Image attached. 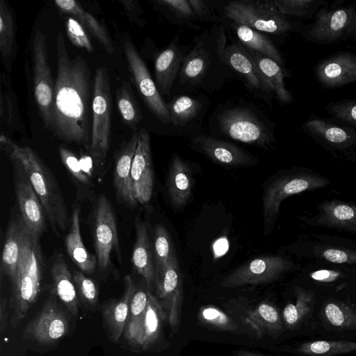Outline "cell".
I'll list each match as a JSON object with an SVG mask.
<instances>
[{
	"label": "cell",
	"mask_w": 356,
	"mask_h": 356,
	"mask_svg": "<svg viewBox=\"0 0 356 356\" xmlns=\"http://www.w3.org/2000/svg\"><path fill=\"white\" fill-rule=\"evenodd\" d=\"M57 74L50 131L58 139L89 151L91 138V72L80 54L70 58L63 35L56 38Z\"/></svg>",
	"instance_id": "1"
},
{
	"label": "cell",
	"mask_w": 356,
	"mask_h": 356,
	"mask_svg": "<svg viewBox=\"0 0 356 356\" xmlns=\"http://www.w3.org/2000/svg\"><path fill=\"white\" fill-rule=\"evenodd\" d=\"M227 44V33L221 23L195 35L172 88L173 95L220 90L236 79L225 57Z\"/></svg>",
	"instance_id": "2"
},
{
	"label": "cell",
	"mask_w": 356,
	"mask_h": 356,
	"mask_svg": "<svg viewBox=\"0 0 356 356\" xmlns=\"http://www.w3.org/2000/svg\"><path fill=\"white\" fill-rule=\"evenodd\" d=\"M275 126L263 110L244 100L220 103L208 118V131L212 136L264 150L277 145Z\"/></svg>",
	"instance_id": "3"
},
{
	"label": "cell",
	"mask_w": 356,
	"mask_h": 356,
	"mask_svg": "<svg viewBox=\"0 0 356 356\" xmlns=\"http://www.w3.org/2000/svg\"><path fill=\"white\" fill-rule=\"evenodd\" d=\"M1 147L13 163L26 175L44 209L52 231L56 236L70 224L67 206L54 175L36 152L28 146H19L1 134Z\"/></svg>",
	"instance_id": "4"
},
{
	"label": "cell",
	"mask_w": 356,
	"mask_h": 356,
	"mask_svg": "<svg viewBox=\"0 0 356 356\" xmlns=\"http://www.w3.org/2000/svg\"><path fill=\"white\" fill-rule=\"evenodd\" d=\"M42 267L40 242L35 241L27 229L10 298L13 312L10 322L12 327L19 324L37 300L41 289Z\"/></svg>",
	"instance_id": "5"
},
{
	"label": "cell",
	"mask_w": 356,
	"mask_h": 356,
	"mask_svg": "<svg viewBox=\"0 0 356 356\" xmlns=\"http://www.w3.org/2000/svg\"><path fill=\"white\" fill-rule=\"evenodd\" d=\"M220 18L249 26L267 35H280L293 29L292 22L282 14L273 0H236L216 1Z\"/></svg>",
	"instance_id": "6"
},
{
	"label": "cell",
	"mask_w": 356,
	"mask_h": 356,
	"mask_svg": "<svg viewBox=\"0 0 356 356\" xmlns=\"http://www.w3.org/2000/svg\"><path fill=\"white\" fill-rule=\"evenodd\" d=\"M112 94L108 68L99 67L93 81L89 154L99 165L107 157L111 140Z\"/></svg>",
	"instance_id": "7"
},
{
	"label": "cell",
	"mask_w": 356,
	"mask_h": 356,
	"mask_svg": "<svg viewBox=\"0 0 356 356\" xmlns=\"http://www.w3.org/2000/svg\"><path fill=\"white\" fill-rule=\"evenodd\" d=\"M327 180L310 172H297L282 175L272 181L262 197L264 225L270 230L279 214L281 202L295 194L321 188Z\"/></svg>",
	"instance_id": "8"
},
{
	"label": "cell",
	"mask_w": 356,
	"mask_h": 356,
	"mask_svg": "<svg viewBox=\"0 0 356 356\" xmlns=\"http://www.w3.org/2000/svg\"><path fill=\"white\" fill-rule=\"evenodd\" d=\"M124 51L128 69L137 90L148 111L166 129L170 123L166 102L161 95L148 68L131 40H125Z\"/></svg>",
	"instance_id": "9"
},
{
	"label": "cell",
	"mask_w": 356,
	"mask_h": 356,
	"mask_svg": "<svg viewBox=\"0 0 356 356\" xmlns=\"http://www.w3.org/2000/svg\"><path fill=\"white\" fill-rule=\"evenodd\" d=\"M170 123L168 135L191 136L202 131V124L211 102L202 93L175 95L166 102Z\"/></svg>",
	"instance_id": "10"
},
{
	"label": "cell",
	"mask_w": 356,
	"mask_h": 356,
	"mask_svg": "<svg viewBox=\"0 0 356 356\" xmlns=\"http://www.w3.org/2000/svg\"><path fill=\"white\" fill-rule=\"evenodd\" d=\"M32 58L34 96L44 124L50 131L55 83L48 63L46 35L39 29L33 36Z\"/></svg>",
	"instance_id": "11"
},
{
	"label": "cell",
	"mask_w": 356,
	"mask_h": 356,
	"mask_svg": "<svg viewBox=\"0 0 356 356\" xmlns=\"http://www.w3.org/2000/svg\"><path fill=\"white\" fill-rule=\"evenodd\" d=\"M94 220V245L97 265L104 272L110 265L113 251L116 252L120 264L122 256L115 215L109 200L103 194L97 199Z\"/></svg>",
	"instance_id": "12"
},
{
	"label": "cell",
	"mask_w": 356,
	"mask_h": 356,
	"mask_svg": "<svg viewBox=\"0 0 356 356\" xmlns=\"http://www.w3.org/2000/svg\"><path fill=\"white\" fill-rule=\"evenodd\" d=\"M70 319L54 296L49 297L42 309L25 326L24 337L49 346L66 336Z\"/></svg>",
	"instance_id": "13"
},
{
	"label": "cell",
	"mask_w": 356,
	"mask_h": 356,
	"mask_svg": "<svg viewBox=\"0 0 356 356\" xmlns=\"http://www.w3.org/2000/svg\"><path fill=\"white\" fill-rule=\"evenodd\" d=\"M188 138V145L216 164L230 168L255 165L257 159L234 143L217 138L201 131Z\"/></svg>",
	"instance_id": "14"
},
{
	"label": "cell",
	"mask_w": 356,
	"mask_h": 356,
	"mask_svg": "<svg viewBox=\"0 0 356 356\" xmlns=\"http://www.w3.org/2000/svg\"><path fill=\"white\" fill-rule=\"evenodd\" d=\"M292 267V263L282 257L263 256L240 266L220 282L225 288L272 282Z\"/></svg>",
	"instance_id": "15"
},
{
	"label": "cell",
	"mask_w": 356,
	"mask_h": 356,
	"mask_svg": "<svg viewBox=\"0 0 356 356\" xmlns=\"http://www.w3.org/2000/svg\"><path fill=\"white\" fill-rule=\"evenodd\" d=\"M229 68L245 89L255 98L271 105L275 93L259 71L246 48L232 40L225 49Z\"/></svg>",
	"instance_id": "16"
},
{
	"label": "cell",
	"mask_w": 356,
	"mask_h": 356,
	"mask_svg": "<svg viewBox=\"0 0 356 356\" xmlns=\"http://www.w3.org/2000/svg\"><path fill=\"white\" fill-rule=\"evenodd\" d=\"M13 164L15 171L14 187L20 217L31 236L40 242L47 227L44 209L24 170L22 169V175L20 166Z\"/></svg>",
	"instance_id": "17"
},
{
	"label": "cell",
	"mask_w": 356,
	"mask_h": 356,
	"mask_svg": "<svg viewBox=\"0 0 356 356\" xmlns=\"http://www.w3.org/2000/svg\"><path fill=\"white\" fill-rule=\"evenodd\" d=\"M131 189L138 203H148L152 196L154 175L150 136L145 128L138 130V143L131 168Z\"/></svg>",
	"instance_id": "18"
},
{
	"label": "cell",
	"mask_w": 356,
	"mask_h": 356,
	"mask_svg": "<svg viewBox=\"0 0 356 356\" xmlns=\"http://www.w3.org/2000/svg\"><path fill=\"white\" fill-rule=\"evenodd\" d=\"M190 46L180 43V32L172 39L168 45L158 51L154 56L155 83L161 95L168 97L177 80L184 58Z\"/></svg>",
	"instance_id": "19"
},
{
	"label": "cell",
	"mask_w": 356,
	"mask_h": 356,
	"mask_svg": "<svg viewBox=\"0 0 356 356\" xmlns=\"http://www.w3.org/2000/svg\"><path fill=\"white\" fill-rule=\"evenodd\" d=\"M158 297L163 307L168 309V321L171 330L177 332L183 300L182 275L176 252L171 256L162 276L155 281Z\"/></svg>",
	"instance_id": "20"
},
{
	"label": "cell",
	"mask_w": 356,
	"mask_h": 356,
	"mask_svg": "<svg viewBox=\"0 0 356 356\" xmlns=\"http://www.w3.org/2000/svg\"><path fill=\"white\" fill-rule=\"evenodd\" d=\"M138 136V131H133L131 137L116 151L114 159L113 184L116 200L118 203L130 208L136 207L138 204L133 195L131 179V168Z\"/></svg>",
	"instance_id": "21"
},
{
	"label": "cell",
	"mask_w": 356,
	"mask_h": 356,
	"mask_svg": "<svg viewBox=\"0 0 356 356\" xmlns=\"http://www.w3.org/2000/svg\"><path fill=\"white\" fill-rule=\"evenodd\" d=\"M356 19L352 8H341L321 12L312 26L309 35L317 41L332 42L348 33Z\"/></svg>",
	"instance_id": "22"
},
{
	"label": "cell",
	"mask_w": 356,
	"mask_h": 356,
	"mask_svg": "<svg viewBox=\"0 0 356 356\" xmlns=\"http://www.w3.org/2000/svg\"><path fill=\"white\" fill-rule=\"evenodd\" d=\"M231 38L243 47L268 56L280 65H284L282 55L268 35L244 24L220 18V22Z\"/></svg>",
	"instance_id": "23"
},
{
	"label": "cell",
	"mask_w": 356,
	"mask_h": 356,
	"mask_svg": "<svg viewBox=\"0 0 356 356\" xmlns=\"http://www.w3.org/2000/svg\"><path fill=\"white\" fill-rule=\"evenodd\" d=\"M316 74L323 85L338 88L356 81V56L341 53L322 60Z\"/></svg>",
	"instance_id": "24"
},
{
	"label": "cell",
	"mask_w": 356,
	"mask_h": 356,
	"mask_svg": "<svg viewBox=\"0 0 356 356\" xmlns=\"http://www.w3.org/2000/svg\"><path fill=\"white\" fill-rule=\"evenodd\" d=\"M166 185L169 199L174 208H181L191 200L193 188L191 168L177 154L172 156Z\"/></svg>",
	"instance_id": "25"
},
{
	"label": "cell",
	"mask_w": 356,
	"mask_h": 356,
	"mask_svg": "<svg viewBox=\"0 0 356 356\" xmlns=\"http://www.w3.org/2000/svg\"><path fill=\"white\" fill-rule=\"evenodd\" d=\"M124 291L122 296L112 300L102 306V316L110 341L117 342L124 333L129 311L130 302L136 287L131 277H124Z\"/></svg>",
	"instance_id": "26"
},
{
	"label": "cell",
	"mask_w": 356,
	"mask_h": 356,
	"mask_svg": "<svg viewBox=\"0 0 356 356\" xmlns=\"http://www.w3.org/2000/svg\"><path fill=\"white\" fill-rule=\"evenodd\" d=\"M53 291L67 312L76 318L79 314L78 292L68 266L62 255H58L51 268Z\"/></svg>",
	"instance_id": "27"
},
{
	"label": "cell",
	"mask_w": 356,
	"mask_h": 356,
	"mask_svg": "<svg viewBox=\"0 0 356 356\" xmlns=\"http://www.w3.org/2000/svg\"><path fill=\"white\" fill-rule=\"evenodd\" d=\"M136 241L132 251V264L145 280L148 289L155 285V266L146 224L138 216L135 220Z\"/></svg>",
	"instance_id": "28"
},
{
	"label": "cell",
	"mask_w": 356,
	"mask_h": 356,
	"mask_svg": "<svg viewBox=\"0 0 356 356\" xmlns=\"http://www.w3.org/2000/svg\"><path fill=\"white\" fill-rule=\"evenodd\" d=\"M26 231L27 228L20 216L12 220L7 228L1 270L9 278L12 285L16 280L21 249Z\"/></svg>",
	"instance_id": "29"
},
{
	"label": "cell",
	"mask_w": 356,
	"mask_h": 356,
	"mask_svg": "<svg viewBox=\"0 0 356 356\" xmlns=\"http://www.w3.org/2000/svg\"><path fill=\"white\" fill-rule=\"evenodd\" d=\"M65 245L68 255L81 271L87 274L92 273L97 265V258L83 244L80 230L79 207H75L72 211L70 228L65 238Z\"/></svg>",
	"instance_id": "30"
},
{
	"label": "cell",
	"mask_w": 356,
	"mask_h": 356,
	"mask_svg": "<svg viewBox=\"0 0 356 356\" xmlns=\"http://www.w3.org/2000/svg\"><path fill=\"white\" fill-rule=\"evenodd\" d=\"M319 226L343 229L356 234V205L338 201L321 204L319 214L312 219Z\"/></svg>",
	"instance_id": "31"
},
{
	"label": "cell",
	"mask_w": 356,
	"mask_h": 356,
	"mask_svg": "<svg viewBox=\"0 0 356 356\" xmlns=\"http://www.w3.org/2000/svg\"><path fill=\"white\" fill-rule=\"evenodd\" d=\"M55 5L63 13L75 18L86 27L109 54L115 50L113 43L104 26L101 24L89 12L74 0H56Z\"/></svg>",
	"instance_id": "32"
},
{
	"label": "cell",
	"mask_w": 356,
	"mask_h": 356,
	"mask_svg": "<svg viewBox=\"0 0 356 356\" xmlns=\"http://www.w3.org/2000/svg\"><path fill=\"white\" fill-rule=\"evenodd\" d=\"M246 49L278 100L282 104L292 102V96L285 87L282 66L268 56L248 48Z\"/></svg>",
	"instance_id": "33"
},
{
	"label": "cell",
	"mask_w": 356,
	"mask_h": 356,
	"mask_svg": "<svg viewBox=\"0 0 356 356\" xmlns=\"http://www.w3.org/2000/svg\"><path fill=\"white\" fill-rule=\"evenodd\" d=\"M147 299V291L136 289L130 302L124 336L127 342L134 347H142L143 343L144 320Z\"/></svg>",
	"instance_id": "34"
},
{
	"label": "cell",
	"mask_w": 356,
	"mask_h": 356,
	"mask_svg": "<svg viewBox=\"0 0 356 356\" xmlns=\"http://www.w3.org/2000/svg\"><path fill=\"white\" fill-rule=\"evenodd\" d=\"M245 320L259 337L268 334L277 337L283 330V323L279 312L268 302H262L249 312Z\"/></svg>",
	"instance_id": "35"
},
{
	"label": "cell",
	"mask_w": 356,
	"mask_h": 356,
	"mask_svg": "<svg viewBox=\"0 0 356 356\" xmlns=\"http://www.w3.org/2000/svg\"><path fill=\"white\" fill-rule=\"evenodd\" d=\"M305 129L312 135L338 148H346L356 142V133L324 120L315 119L305 123Z\"/></svg>",
	"instance_id": "36"
},
{
	"label": "cell",
	"mask_w": 356,
	"mask_h": 356,
	"mask_svg": "<svg viewBox=\"0 0 356 356\" xmlns=\"http://www.w3.org/2000/svg\"><path fill=\"white\" fill-rule=\"evenodd\" d=\"M153 3L159 13L171 24L195 31L200 29L188 0H155Z\"/></svg>",
	"instance_id": "37"
},
{
	"label": "cell",
	"mask_w": 356,
	"mask_h": 356,
	"mask_svg": "<svg viewBox=\"0 0 356 356\" xmlns=\"http://www.w3.org/2000/svg\"><path fill=\"white\" fill-rule=\"evenodd\" d=\"M147 304L145 311L143 343L142 349L144 350L150 348L158 339L161 323L165 319V313L161 302L149 291H147Z\"/></svg>",
	"instance_id": "38"
},
{
	"label": "cell",
	"mask_w": 356,
	"mask_h": 356,
	"mask_svg": "<svg viewBox=\"0 0 356 356\" xmlns=\"http://www.w3.org/2000/svg\"><path fill=\"white\" fill-rule=\"evenodd\" d=\"M116 104L123 122L134 131H138L143 116L130 84L125 81L116 90Z\"/></svg>",
	"instance_id": "39"
},
{
	"label": "cell",
	"mask_w": 356,
	"mask_h": 356,
	"mask_svg": "<svg viewBox=\"0 0 356 356\" xmlns=\"http://www.w3.org/2000/svg\"><path fill=\"white\" fill-rule=\"evenodd\" d=\"M295 303H289L283 309L282 316L289 328L298 326L311 312L314 307L313 294L302 289L296 290Z\"/></svg>",
	"instance_id": "40"
},
{
	"label": "cell",
	"mask_w": 356,
	"mask_h": 356,
	"mask_svg": "<svg viewBox=\"0 0 356 356\" xmlns=\"http://www.w3.org/2000/svg\"><path fill=\"white\" fill-rule=\"evenodd\" d=\"M175 252L167 229L162 225H156L154 236L155 281L162 276Z\"/></svg>",
	"instance_id": "41"
},
{
	"label": "cell",
	"mask_w": 356,
	"mask_h": 356,
	"mask_svg": "<svg viewBox=\"0 0 356 356\" xmlns=\"http://www.w3.org/2000/svg\"><path fill=\"white\" fill-rule=\"evenodd\" d=\"M356 350V341H315L302 343L297 348L300 353L310 356H333Z\"/></svg>",
	"instance_id": "42"
},
{
	"label": "cell",
	"mask_w": 356,
	"mask_h": 356,
	"mask_svg": "<svg viewBox=\"0 0 356 356\" xmlns=\"http://www.w3.org/2000/svg\"><path fill=\"white\" fill-rule=\"evenodd\" d=\"M15 24L6 1H0V50L2 58L11 57L15 48Z\"/></svg>",
	"instance_id": "43"
},
{
	"label": "cell",
	"mask_w": 356,
	"mask_h": 356,
	"mask_svg": "<svg viewBox=\"0 0 356 356\" xmlns=\"http://www.w3.org/2000/svg\"><path fill=\"white\" fill-rule=\"evenodd\" d=\"M326 321L340 330L356 329V310L341 302H327L323 309Z\"/></svg>",
	"instance_id": "44"
},
{
	"label": "cell",
	"mask_w": 356,
	"mask_h": 356,
	"mask_svg": "<svg viewBox=\"0 0 356 356\" xmlns=\"http://www.w3.org/2000/svg\"><path fill=\"white\" fill-rule=\"evenodd\" d=\"M197 319L204 325L220 330L234 332L238 328L231 318L213 306L202 307L199 310Z\"/></svg>",
	"instance_id": "45"
},
{
	"label": "cell",
	"mask_w": 356,
	"mask_h": 356,
	"mask_svg": "<svg viewBox=\"0 0 356 356\" xmlns=\"http://www.w3.org/2000/svg\"><path fill=\"white\" fill-rule=\"evenodd\" d=\"M1 105L0 114L1 118H5L6 123L12 126L16 119V115L18 113L15 107V94L12 88L10 78L4 74H1Z\"/></svg>",
	"instance_id": "46"
},
{
	"label": "cell",
	"mask_w": 356,
	"mask_h": 356,
	"mask_svg": "<svg viewBox=\"0 0 356 356\" xmlns=\"http://www.w3.org/2000/svg\"><path fill=\"white\" fill-rule=\"evenodd\" d=\"M72 277L81 302L86 306L95 307L98 301V289L95 282L82 271H74Z\"/></svg>",
	"instance_id": "47"
},
{
	"label": "cell",
	"mask_w": 356,
	"mask_h": 356,
	"mask_svg": "<svg viewBox=\"0 0 356 356\" xmlns=\"http://www.w3.org/2000/svg\"><path fill=\"white\" fill-rule=\"evenodd\" d=\"M66 34L74 46L83 49L88 53L94 51V47L83 26L73 17H68L65 22Z\"/></svg>",
	"instance_id": "48"
},
{
	"label": "cell",
	"mask_w": 356,
	"mask_h": 356,
	"mask_svg": "<svg viewBox=\"0 0 356 356\" xmlns=\"http://www.w3.org/2000/svg\"><path fill=\"white\" fill-rule=\"evenodd\" d=\"M188 2L198 24L209 22L220 23V17L215 8L214 1L188 0Z\"/></svg>",
	"instance_id": "49"
},
{
	"label": "cell",
	"mask_w": 356,
	"mask_h": 356,
	"mask_svg": "<svg viewBox=\"0 0 356 356\" xmlns=\"http://www.w3.org/2000/svg\"><path fill=\"white\" fill-rule=\"evenodd\" d=\"M59 155L63 165L71 175L83 184H89L90 179L82 170L79 159L71 150L64 147H59Z\"/></svg>",
	"instance_id": "50"
},
{
	"label": "cell",
	"mask_w": 356,
	"mask_h": 356,
	"mask_svg": "<svg viewBox=\"0 0 356 356\" xmlns=\"http://www.w3.org/2000/svg\"><path fill=\"white\" fill-rule=\"evenodd\" d=\"M327 112L338 120L356 125L355 100H343L332 103L327 106Z\"/></svg>",
	"instance_id": "51"
},
{
	"label": "cell",
	"mask_w": 356,
	"mask_h": 356,
	"mask_svg": "<svg viewBox=\"0 0 356 356\" xmlns=\"http://www.w3.org/2000/svg\"><path fill=\"white\" fill-rule=\"evenodd\" d=\"M280 11L286 16H303L312 4L311 0H273Z\"/></svg>",
	"instance_id": "52"
},
{
	"label": "cell",
	"mask_w": 356,
	"mask_h": 356,
	"mask_svg": "<svg viewBox=\"0 0 356 356\" xmlns=\"http://www.w3.org/2000/svg\"><path fill=\"white\" fill-rule=\"evenodd\" d=\"M324 259L337 264H352L356 262V253L338 248H327L320 253Z\"/></svg>",
	"instance_id": "53"
},
{
	"label": "cell",
	"mask_w": 356,
	"mask_h": 356,
	"mask_svg": "<svg viewBox=\"0 0 356 356\" xmlns=\"http://www.w3.org/2000/svg\"><path fill=\"white\" fill-rule=\"evenodd\" d=\"M310 276L315 280L327 282L337 279L339 277V273L333 270H320L312 273Z\"/></svg>",
	"instance_id": "54"
},
{
	"label": "cell",
	"mask_w": 356,
	"mask_h": 356,
	"mask_svg": "<svg viewBox=\"0 0 356 356\" xmlns=\"http://www.w3.org/2000/svg\"><path fill=\"white\" fill-rule=\"evenodd\" d=\"M7 300L5 298H1L0 300V332L2 333L6 330L8 320V311H7Z\"/></svg>",
	"instance_id": "55"
},
{
	"label": "cell",
	"mask_w": 356,
	"mask_h": 356,
	"mask_svg": "<svg viewBox=\"0 0 356 356\" xmlns=\"http://www.w3.org/2000/svg\"><path fill=\"white\" fill-rule=\"evenodd\" d=\"M80 163L83 172L88 175H91L92 171V159L90 156L82 155L80 159Z\"/></svg>",
	"instance_id": "56"
},
{
	"label": "cell",
	"mask_w": 356,
	"mask_h": 356,
	"mask_svg": "<svg viewBox=\"0 0 356 356\" xmlns=\"http://www.w3.org/2000/svg\"><path fill=\"white\" fill-rule=\"evenodd\" d=\"M227 248V243L224 239L219 240L215 245V251L218 255L222 254Z\"/></svg>",
	"instance_id": "57"
},
{
	"label": "cell",
	"mask_w": 356,
	"mask_h": 356,
	"mask_svg": "<svg viewBox=\"0 0 356 356\" xmlns=\"http://www.w3.org/2000/svg\"><path fill=\"white\" fill-rule=\"evenodd\" d=\"M238 356H264L260 354H257L253 352L248 351V350H241L237 354Z\"/></svg>",
	"instance_id": "58"
},
{
	"label": "cell",
	"mask_w": 356,
	"mask_h": 356,
	"mask_svg": "<svg viewBox=\"0 0 356 356\" xmlns=\"http://www.w3.org/2000/svg\"><path fill=\"white\" fill-rule=\"evenodd\" d=\"M348 33L352 34L353 35L356 37V19H355L354 24H353V26H351V28L350 29Z\"/></svg>",
	"instance_id": "59"
},
{
	"label": "cell",
	"mask_w": 356,
	"mask_h": 356,
	"mask_svg": "<svg viewBox=\"0 0 356 356\" xmlns=\"http://www.w3.org/2000/svg\"><path fill=\"white\" fill-rule=\"evenodd\" d=\"M355 159H356V156H355Z\"/></svg>",
	"instance_id": "60"
}]
</instances>
